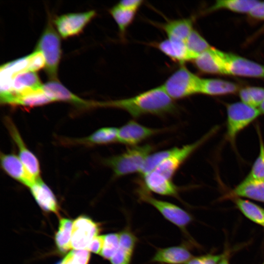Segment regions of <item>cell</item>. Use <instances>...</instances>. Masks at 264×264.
Returning <instances> with one entry per match:
<instances>
[{
  "label": "cell",
  "instance_id": "1",
  "mask_svg": "<svg viewBox=\"0 0 264 264\" xmlns=\"http://www.w3.org/2000/svg\"><path fill=\"white\" fill-rule=\"evenodd\" d=\"M113 108L124 110L134 118L146 114L163 115L176 112L177 107L162 85L127 98L93 102V107Z\"/></svg>",
  "mask_w": 264,
  "mask_h": 264
},
{
  "label": "cell",
  "instance_id": "2",
  "mask_svg": "<svg viewBox=\"0 0 264 264\" xmlns=\"http://www.w3.org/2000/svg\"><path fill=\"white\" fill-rule=\"evenodd\" d=\"M154 149V146L150 144L134 146L124 153L106 158L104 164L112 170L116 177L139 173L145 159Z\"/></svg>",
  "mask_w": 264,
  "mask_h": 264
},
{
  "label": "cell",
  "instance_id": "3",
  "mask_svg": "<svg viewBox=\"0 0 264 264\" xmlns=\"http://www.w3.org/2000/svg\"><path fill=\"white\" fill-rule=\"evenodd\" d=\"M201 79L182 65L167 78L162 86L172 99H181L199 93Z\"/></svg>",
  "mask_w": 264,
  "mask_h": 264
},
{
  "label": "cell",
  "instance_id": "4",
  "mask_svg": "<svg viewBox=\"0 0 264 264\" xmlns=\"http://www.w3.org/2000/svg\"><path fill=\"white\" fill-rule=\"evenodd\" d=\"M45 58V71L51 80H57L58 65L61 56L60 40L51 23L48 22L36 46Z\"/></svg>",
  "mask_w": 264,
  "mask_h": 264
},
{
  "label": "cell",
  "instance_id": "5",
  "mask_svg": "<svg viewBox=\"0 0 264 264\" xmlns=\"http://www.w3.org/2000/svg\"><path fill=\"white\" fill-rule=\"evenodd\" d=\"M259 109L242 102L227 106L226 139L234 143L237 134L260 116Z\"/></svg>",
  "mask_w": 264,
  "mask_h": 264
},
{
  "label": "cell",
  "instance_id": "6",
  "mask_svg": "<svg viewBox=\"0 0 264 264\" xmlns=\"http://www.w3.org/2000/svg\"><path fill=\"white\" fill-rule=\"evenodd\" d=\"M218 129L215 127L196 142L180 148L175 147L171 154L164 160L155 171L171 179L175 173L188 157L208 140Z\"/></svg>",
  "mask_w": 264,
  "mask_h": 264
},
{
  "label": "cell",
  "instance_id": "7",
  "mask_svg": "<svg viewBox=\"0 0 264 264\" xmlns=\"http://www.w3.org/2000/svg\"><path fill=\"white\" fill-rule=\"evenodd\" d=\"M140 199L156 209L168 220L182 230L192 221L191 215L186 211L172 203L158 200L152 197L146 189L138 190Z\"/></svg>",
  "mask_w": 264,
  "mask_h": 264
},
{
  "label": "cell",
  "instance_id": "8",
  "mask_svg": "<svg viewBox=\"0 0 264 264\" xmlns=\"http://www.w3.org/2000/svg\"><path fill=\"white\" fill-rule=\"evenodd\" d=\"M226 75L264 78V66L232 53L220 51Z\"/></svg>",
  "mask_w": 264,
  "mask_h": 264
},
{
  "label": "cell",
  "instance_id": "9",
  "mask_svg": "<svg viewBox=\"0 0 264 264\" xmlns=\"http://www.w3.org/2000/svg\"><path fill=\"white\" fill-rule=\"evenodd\" d=\"M94 10L71 13L61 15L54 20V24L63 38L78 35L95 16Z\"/></svg>",
  "mask_w": 264,
  "mask_h": 264
},
{
  "label": "cell",
  "instance_id": "10",
  "mask_svg": "<svg viewBox=\"0 0 264 264\" xmlns=\"http://www.w3.org/2000/svg\"><path fill=\"white\" fill-rule=\"evenodd\" d=\"M4 124L9 133L16 144L19 151L18 156L29 173L35 179L40 177V166L35 155L27 147L14 122L6 117Z\"/></svg>",
  "mask_w": 264,
  "mask_h": 264
},
{
  "label": "cell",
  "instance_id": "11",
  "mask_svg": "<svg viewBox=\"0 0 264 264\" xmlns=\"http://www.w3.org/2000/svg\"><path fill=\"white\" fill-rule=\"evenodd\" d=\"M98 224L86 216H80L73 223L71 239V248L86 249L99 232Z\"/></svg>",
  "mask_w": 264,
  "mask_h": 264
},
{
  "label": "cell",
  "instance_id": "12",
  "mask_svg": "<svg viewBox=\"0 0 264 264\" xmlns=\"http://www.w3.org/2000/svg\"><path fill=\"white\" fill-rule=\"evenodd\" d=\"M162 131L161 129L148 128L131 120L118 129L117 142L134 147Z\"/></svg>",
  "mask_w": 264,
  "mask_h": 264
},
{
  "label": "cell",
  "instance_id": "13",
  "mask_svg": "<svg viewBox=\"0 0 264 264\" xmlns=\"http://www.w3.org/2000/svg\"><path fill=\"white\" fill-rule=\"evenodd\" d=\"M0 97L2 104L29 108L43 106L54 102L43 89L22 93L10 91L0 94Z\"/></svg>",
  "mask_w": 264,
  "mask_h": 264
},
{
  "label": "cell",
  "instance_id": "14",
  "mask_svg": "<svg viewBox=\"0 0 264 264\" xmlns=\"http://www.w3.org/2000/svg\"><path fill=\"white\" fill-rule=\"evenodd\" d=\"M2 169L9 176L28 188L35 181L18 156L14 154L0 153Z\"/></svg>",
  "mask_w": 264,
  "mask_h": 264
},
{
  "label": "cell",
  "instance_id": "15",
  "mask_svg": "<svg viewBox=\"0 0 264 264\" xmlns=\"http://www.w3.org/2000/svg\"><path fill=\"white\" fill-rule=\"evenodd\" d=\"M152 44V46L181 66L184 65L186 62L194 60L197 57L188 49L184 42L167 39Z\"/></svg>",
  "mask_w": 264,
  "mask_h": 264
},
{
  "label": "cell",
  "instance_id": "16",
  "mask_svg": "<svg viewBox=\"0 0 264 264\" xmlns=\"http://www.w3.org/2000/svg\"><path fill=\"white\" fill-rule=\"evenodd\" d=\"M43 89L54 102H66L81 107H93V102H89L79 97L58 80H51L43 84Z\"/></svg>",
  "mask_w": 264,
  "mask_h": 264
},
{
  "label": "cell",
  "instance_id": "17",
  "mask_svg": "<svg viewBox=\"0 0 264 264\" xmlns=\"http://www.w3.org/2000/svg\"><path fill=\"white\" fill-rule=\"evenodd\" d=\"M220 51L211 47L198 56L193 61L200 71L208 73L226 74Z\"/></svg>",
  "mask_w": 264,
  "mask_h": 264
},
{
  "label": "cell",
  "instance_id": "18",
  "mask_svg": "<svg viewBox=\"0 0 264 264\" xmlns=\"http://www.w3.org/2000/svg\"><path fill=\"white\" fill-rule=\"evenodd\" d=\"M29 188L35 200L43 210L58 213V205L55 195L41 177L37 179Z\"/></svg>",
  "mask_w": 264,
  "mask_h": 264
},
{
  "label": "cell",
  "instance_id": "19",
  "mask_svg": "<svg viewBox=\"0 0 264 264\" xmlns=\"http://www.w3.org/2000/svg\"><path fill=\"white\" fill-rule=\"evenodd\" d=\"M145 187L155 193L168 196L177 197L178 190L176 186L169 179L154 170L144 176Z\"/></svg>",
  "mask_w": 264,
  "mask_h": 264
},
{
  "label": "cell",
  "instance_id": "20",
  "mask_svg": "<svg viewBox=\"0 0 264 264\" xmlns=\"http://www.w3.org/2000/svg\"><path fill=\"white\" fill-rule=\"evenodd\" d=\"M193 258L187 248L179 245L159 249L152 261L167 264H188Z\"/></svg>",
  "mask_w": 264,
  "mask_h": 264
},
{
  "label": "cell",
  "instance_id": "21",
  "mask_svg": "<svg viewBox=\"0 0 264 264\" xmlns=\"http://www.w3.org/2000/svg\"><path fill=\"white\" fill-rule=\"evenodd\" d=\"M161 28L168 39L185 43L193 30L191 18H183L168 21L161 24Z\"/></svg>",
  "mask_w": 264,
  "mask_h": 264
},
{
  "label": "cell",
  "instance_id": "22",
  "mask_svg": "<svg viewBox=\"0 0 264 264\" xmlns=\"http://www.w3.org/2000/svg\"><path fill=\"white\" fill-rule=\"evenodd\" d=\"M234 196L242 197L264 202V180L248 176L232 191Z\"/></svg>",
  "mask_w": 264,
  "mask_h": 264
},
{
  "label": "cell",
  "instance_id": "23",
  "mask_svg": "<svg viewBox=\"0 0 264 264\" xmlns=\"http://www.w3.org/2000/svg\"><path fill=\"white\" fill-rule=\"evenodd\" d=\"M43 85L36 72L25 71L14 76L10 91L22 93L40 90L43 89Z\"/></svg>",
  "mask_w": 264,
  "mask_h": 264
},
{
  "label": "cell",
  "instance_id": "24",
  "mask_svg": "<svg viewBox=\"0 0 264 264\" xmlns=\"http://www.w3.org/2000/svg\"><path fill=\"white\" fill-rule=\"evenodd\" d=\"M238 86L226 81L216 79H201L199 93L215 95L235 92Z\"/></svg>",
  "mask_w": 264,
  "mask_h": 264
},
{
  "label": "cell",
  "instance_id": "25",
  "mask_svg": "<svg viewBox=\"0 0 264 264\" xmlns=\"http://www.w3.org/2000/svg\"><path fill=\"white\" fill-rule=\"evenodd\" d=\"M118 129L115 127L99 129L88 137L78 139V142L89 145H106L117 141Z\"/></svg>",
  "mask_w": 264,
  "mask_h": 264
},
{
  "label": "cell",
  "instance_id": "26",
  "mask_svg": "<svg viewBox=\"0 0 264 264\" xmlns=\"http://www.w3.org/2000/svg\"><path fill=\"white\" fill-rule=\"evenodd\" d=\"M73 222L67 219L60 220L59 229L55 235V242L59 250L65 253L71 248V239Z\"/></svg>",
  "mask_w": 264,
  "mask_h": 264
},
{
  "label": "cell",
  "instance_id": "27",
  "mask_svg": "<svg viewBox=\"0 0 264 264\" xmlns=\"http://www.w3.org/2000/svg\"><path fill=\"white\" fill-rule=\"evenodd\" d=\"M260 1L255 0H218L210 9L211 11L225 8L241 13H250Z\"/></svg>",
  "mask_w": 264,
  "mask_h": 264
},
{
  "label": "cell",
  "instance_id": "28",
  "mask_svg": "<svg viewBox=\"0 0 264 264\" xmlns=\"http://www.w3.org/2000/svg\"><path fill=\"white\" fill-rule=\"evenodd\" d=\"M235 203L239 210L248 219L264 227V210L259 206L241 198L235 199Z\"/></svg>",
  "mask_w": 264,
  "mask_h": 264
},
{
  "label": "cell",
  "instance_id": "29",
  "mask_svg": "<svg viewBox=\"0 0 264 264\" xmlns=\"http://www.w3.org/2000/svg\"><path fill=\"white\" fill-rule=\"evenodd\" d=\"M110 13L118 26L120 35L124 37L133 22L136 12L122 8L116 4L110 9Z\"/></svg>",
  "mask_w": 264,
  "mask_h": 264
},
{
  "label": "cell",
  "instance_id": "30",
  "mask_svg": "<svg viewBox=\"0 0 264 264\" xmlns=\"http://www.w3.org/2000/svg\"><path fill=\"white\" fill-rule=\"evenodd\" d=\"M174 148L150 154L145 159L139 173L144 176L155 170L158 165L173 152Z\"/></svg>",
  "mask_w": 264,
  "mask_h": 264
},
{
  "label": "cell",
  "instance_id": "31",
  "mask_svg": "<svg viewBox=\"0 0 264 264\" xmlns=\"http://www.w3.org/2000/svg\"><path fill=\"white\" fill-rule=\"evenodd\" d=\"M185 43L188 49L197 57L211 47L200 34L194 29L188 36Z\"/></svg>",
  "mask_w": 264,
  "mask_h": 264
},
{
  "label": "cell",
  "instance_id": "32",
  "mask_svg": "<svg viewBox=\"0 0 264 264\" xmlns=\"http://www.w3.org/2000/svg\"><path fill=\"white\" fill-rule=\"evenodd\" d=\"M25 71H28L27 56L3 65L0 66V74L13 79L15 75Z\"/></svg>",
  "mask_w": 264,
  "mask_h": 264
},
{
  "label": "cell",
  "instance_id": "33",
  "mask_svg": "<svg viewBox=\"0 0 264 264\" xmlns=\"http://www.w3.org/2000/svg\"><path fill=\"white\" fill-rule=\"evenodd\" d=\"M257 131L259 138L260 151L248 176L255 179L264 180V143L258 128Z\"/></svg>",
  "mask_w": 264,
  "mask_h": 264
},
{
  "label": "cell",
  "instance_id": "34",
  "mask_svg": "<svg viewBox=\"0 0 264 264\" xmlns=\"http://www.w3.org/2000/svg\"><path fill=\"white\" fill-rule=\"evenodd\" d=\"M119 233L105 235L104 246L100 255L105 259L110 260L119 246Z\"/></svg>",
  "mask_w": 264,
  "mask_h": 264
},
{
  "label": "cell",
  "instance_id": "35",
  "mask_svg": "<svg viewBox=\"0 0 264 264\" xmlns=\"http://www.w3.org/2000/svg\"><path fill=\"white\" fill-rule=\"evenodd\" d=\"M90 254L87 249L73 250L64 258L61 264H88Z\"/></svg>",
  "mask_w": 264,
  "mask_h": 264
},
{
  "label": "cell",
  "instance_id": "36",
  "mask_svg": "<svg viewBox=\"0 0 264 264\" xmlns=\"http://www.w3.org/2000/svg\"><path fill=\"white\" fill-rule=\"evenodd\" d=\"M27 57L28 71L36 72L45 66V58L41 51L35 50L28 55Z\"/></svg>",
  "mask_w": 264,
  "mask_h": 264
},
{
  "label": "cell",
  "instance_id": "37",
  "mask_svg": "<svg viewBox=\"0 0 264 264\" xmlns=\"http://www.w3.org/2000/svg\"><path fill=\"white\" fill-rule=\"evenodd\" d=\"M133 251L119 245L110 259L112 264H130Z\"/></svg>",
  "mask_w": 264,
  "mask_h": 264
},
{
  "label": "cell",
  "instance_id": "38",
  "mask_svg": "<svg viewBox=\"0 0 264 264\" xmlns=\"http://www.w3.org/2000/svg\"><path fill=\"white\" fill-rule=\"evenodd\" d=\"M119 245L134 251L136 243V238L128 229H125L119 233Z\"/></svg>",
  "mask_w": 264,
  "mask_h": 264
},
{
  "label": "cell",
  "instance_id": "39",
  "mask_svg": "<svg viewBox=\"0 0 264 264\" xmlns=\"http://www.w3.org/2000/svg\"><path fill=\"white\" fill-rule=\"evenodd\" d=\"M250 95L253 106L257 108L264 101V88L257 87L247 88Z\"/></svg>",
  "mask_w": 264,
  "mask_h": 264
},
{
  "label": "cell",
  "instance_id": "40",
  "mask_svg": "<svg viewBox=\"0 0 264 264\" xmlns=\"http://www.w3.org/2000/svg\"><path fill=\"white\" fill-rule=\"evenodd\" d=\"M223 254H207L193 258L188 264H218Z\"/></svg>",
  "mask_w": 264,
  "mask_h": 264
},
{
  "label": "cell",
  "instance_id": "41",
  "mask_svg": "<svg viewBox=\"0 0 264 264\" xmlns=\"http://www.w3.org/2000/svg\"><path fill=\"white\" fill-rule=\"evenodd\" d=\"M105 235L97 236L91 241L87 248L88 251L101 254L104 244Z\"/></svg>",
  "mask_w": 264,
  "mask_h": 264
},
{
  "label": "cell",
  "instance_id": "42",
  "mask_svg": "<svg viewBox=\"0 0 264 264\" xmlns=\"http://www.w3.org/2000/svg\"><path fill=\"white\" fill-rule=\"evenodd\" d=\"M143 2L142 0H124L119 1L117 5L122 8L137 12Z\"/></svg>",
  "mask_w": 264,
  "mask_h": 264
},
{
  "label": "cell",
  "instance_id": "43",
  "mask_svg": "<svg viewBox=\"0 0 264 264\" xmlns=\"http://www.w3.org/2000/svg\"><path fill=\"white\" fill-rule=\"evenodd\" d=\"M251 16L264 20V1L260 2L249 13Z\"/></svg>",
  "mask_w": 264,
  "mask_h": 264
},
{
  "label": "cell",
  "instance_id": "44",
  "mask_svg": "<svg viewBox=\"0 0 264 264\" xmlns=\"http://www.w3.org/2000/svg\"><path fill=\"white\" fill-rule=\"evenodd\" d=\"M239 95L242 102L250 106L253 107V103L247 88L242 89L240 91Z\"/></svg>",
  "mask_w": 264,
  "mask_h": 264
},
{
  "label": "cell",
  "instance_id": "45",
  "mask_svg": "<svg viewBox=\"0 0 264 264\" xmlns=\"http://www.w3.org/2000/svg\"><path fill=\"white\" fill-rule=\"evenodd\" d=\"M218 264H229L228 254L227 253L223 254L222 258Z\"/></svg>",
  "mask_w": 264,
  "mask_h": 264
},
{
  "label": "cell",
  "instance_id": "46",
  "mask_svg": "<svg viewBox=\"0 0 264 264\" xmlns=\"http://www.w3.org/2000/svg\"><path fill=\"white\" fill-rule=\"evenodd\" d=\"M261 112V113L264 114V101L259 107V109Z\"/></svg>",
  "mask_w": 264,
  "mask_h": 264
},
{
  "label": "cell",
  "instance_id": "47",
  "mask_svg": "<svg viewBox=\"0 0 264 264\" xmlns=\"http://www.w3.org/2000/svg\"><path fill=\"white\" fill-rule=\"evenodd\" d=\"M262 264H264V262Z\"/></svg>",
  "mask_w": 264,
  "mask_h": 264
}]
</instances>
